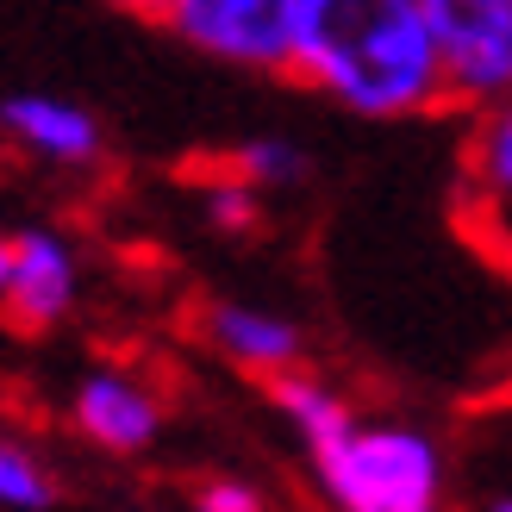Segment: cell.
<instances>
[{"label":"cell","instance_id":"cell-1","mask_svg":"<svg viewBox=\"0 0 512 512\" xmlns=\"http://www.w3.org/2000/svg\"><path fill=\"white\" fill-rule=\"evenodd\" d=\"M288 75L356 119H425L450 107L419 0H306Z\"/></svg>","mask_w":512,"mask_h":512},{"label":"cell","instance_id":"cell-2","mask_svg":"<svg viewBox=\"0 0 512 512\" xmlns=\"http://www.w3.org/2000/svg\"><path fill=\"white\" fill-rule=\"evenodd\" d=\"M306 456L338 512H444V456L413 425H350Z\"/></svg>","mask_w":512,"mask_h":512},{"label":"cell","instance_id":"cell-3","mask_svg":"<svg viewBox=\"0 0 512 512\" xmlns=\"http://www.w3.org/2000/svg\"><path fill=\"white\" fill-rule=\"evenodd\" d=\"M306 0H175L169 32L188 50L244 75H288Z\"/></svg>","mask_w":512,"mask_h":512},{"label":"cell","instance_id":"cell-4","mask_svg":"<svg viewBox=\"0 0 512 512\" xmlns=\"http://www.w3.org/2000/svg\"><path fill=\"white\" fill-rule=\"evenodd\" d=\"M444 57L450 107H494L512 94V0H419Z\"/></svg>","mask_w":512,"mask_h":512},{"label":"cell","instance_id":"cell-5","mask_svg":"<svg viewBox=\"0 0 512 512\" xmlns=\"http://www.w3.org/2000/svg\"><path fill=\"white\" fill-rule=\"evenodd\" d=\"M463 232L512 269V94L494 107H475L469 144H463V188H456Z\"/></svg>","mask_w":512,"mask_h":512},{"label":"cell","instance_id":"cell-6","mask_svg":"<svg viewBox=\"0 0 512 512\" xmlns=\"http://www.w3.org/2000/svg\"><path fill=\"white\" fill-rule=\"evenodd\" d=\"M75 288H82V269H75V250L63 232L50 225H25L7 238V288H0V313L13 331H50L69 319Z\"/></svg>","mask_w":512,"mask_h":512},{"label":"cell","instance_id":"cell-7","mask_svg":"<svg viewBox=\"0 0 512 512\" xmlns=\"http://www.w3.org/2000/svg\"><path fill=\"white\" fill-rule=\"evenodd\" d=\"M0 138L44 169H88L107 157V132H100V119L82 100L38 94V88L0 100Z\"/></svg>","mask_w":512,"mask_h":512},{"label":"cell","instance_id":"cell-8","mask_svg":"<svg viewBox=\"0 0 512 512\" xmlns=\"http://www.w3.org/2000/svg\"><path fill=\"white\" fill-rule=\"evenodd\" d=\"M69 419L88 444L113 450V456H138V450L157 444V431H163V400L150 394L144 381L119 375V369H94L82 388H75Z\"/></svg>","mask_w":512,"mask_h":512},{"label":"cell","instance_id":"cell-9","mask_svg":"<svg viewBox=\"0 0 512 512\" xmlns=\"http://www.w3.org/2000/svg\"><path fill=\"white\" fill-rule=\"evenodd\" d=\"M207 344L238 363L250 375H281V369H300L306 338L288 313H269V306H244V300H213L207 306Z\"/></svg>","mask_w":512,"mask_h":512},{"label":"cell","instance_id":"cell-10","mask_svg":"<svg viewBox=\"0 0 512 512\" xmlns=\"http://www.w3.org/2000/svg\"><path fill=\"white\" fill-rule=\"evenodd\" d=\"M269 400L281 406V419L300 431V444H306V450H319V444H331V438H344V431L356 425L350 406L331 394L319 375H306V369H281V375H269Z\"/></svg>","mask_w":512,"mask_h":512},{"label":"cell","instance_id":"cell-11","mask_svg":"<svg viewBox=\"0 0 512 512\" xmlns=\"http://www.w3.org/2000/svg\"><path fill=\"white\" fill-rule=\"evenodd\" d=\"M225 169H238L250 188H263V194H275V188H294V182H306V150L294 144V138H244L232 157H225Z\"/></svg>","mask_w":512,"mask_h":512},{"label":"cell","instance_id":"cell-12","mask_svg":"<svg viewBox=\"0 0 512 512\" xmlns=\"http://www.w3.org/2000/svg\"><path fill=\"white\" fill-rule=\"evenodd\" d=\"M0 506L7 512H50L57 506V481L25 444L0 438Z\"/></svg>","mask_w":512,"mask_h":512},{"label":"cell","instance_id":"cell-13","mask_svg":"<svg viewBox=\"0 0 512 512\" xmlns=\"http://www.w3.org/2000/svg\"><path fill=\"white\" fill-rule=\"evenodd\" d=\"M200 200H207V219L219 232H250L256 213H263V188H250L238 169H219L213 182L200 188Z\"/></svg>","mask_w":512,"mask_h":512},{"label":"cell","instance_id":"cell-14","mask_svg":"<svg viewBox=\"0 0 512 512\" xmlns=\"http://www.w3.org/2000/svg\"><path fill=\"white\" fill-rule=\"evenodd\" d=\"M194 512H263V494H256L250 481L219 475V481H207V488L194 494Z\"/></svg>","mask_w":512,"mask_h":512},{"label":"cell","instance_id":"cell-15","mask_svg":"<svg viewBox=\"0 0 512 512\" xmlns=\"http://www.w3.org/2000/svg\"><path fill=\"white\" fill-rule=\"evenodd\" d=\"M107 7H119V13H132V19H169V7H175V0H107Z\"/></svg>","mask_w":512,"mask_h":512},{"label":"cell","instance_id":"cell-16","mask_svg":"<svg viewBox=\"0 0 512 512\" xmlns=\"http://www.w3.org/2000/svg\"><path fill=\"white\" fill-rule=\"evenodd\" d=\"M488 512H512V494H500V500H488Z\"/></svg>","mask_w":512,"mask_h":512},{"label":"cell","instance_id":"cell-17","mask_svg":"<svg viewBox=\"0 0 512 512\" xmlns=\"http://www.w3.org/2000/svg\"><path fill=\"white\" fill-rule=\"evenodd\" d=\"M0 288H7V238H0Z\"/></svg>","mask_w":512,"mask_h":512}]
</instances>
